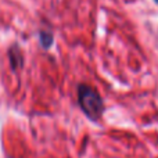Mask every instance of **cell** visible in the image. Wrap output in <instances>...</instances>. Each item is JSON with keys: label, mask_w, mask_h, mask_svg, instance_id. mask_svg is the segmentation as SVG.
Wrapping results in <instances>:
<instances>
[{"label": "cell", "mask_w": 158, "mask_h": 158, "mask_svg": "<svg viewBox=\"0 0 158 158\" xmlns=\"http://www.w3.org/2000/svg\"><path fill=\"white\" fill-rule=\"evenodd\" d=\"M39 39H40V44L44 47V49H49L53 44V40H54V36H53L52 32H47V31H40L39 32Z\"/></svg>", "instance_id": "obj_3"}, {"label": "cell", "mask_w": 158, "mask_h": 158, "mask_svg": "<svg viewBox=\"0 0 158 158\" xmlns=\"http://www.w3.org/2000/svg\"><path fill=\"white\" fill-rule=\"evenodd\" d=\"M154 2H156V3H157V4H158V0H154Z\"/></svg>", "instance_id": "obj_4"}, {"label": "cell", "mask_w": 158, "mask_h": 158, "mask_svg": "<svg viewBox=\"0 0 158 158\" xmlns=\"http://www.w3.org/2000/svg\"><path fill=\"white\" fill-rule=\"evenodd\" d=\"M78 101L82 111L92 121H98L104 112V103L101 96L87 85L78 86Z\"/></svg>", "instance_id": "obj_1"}, {"label": "cell", "mask_w": 158, "mask_h": 158, "mask_svg": "<svg viewBox=\"0 0 158 158\" xmlns=\"http://www.w3.org/2000/svg\"><path fill=\"white\" fill-rule=\"evenodd\" d=\"M8 58H10V64L13 67V69H17L19 65H22V56L17 47H13L8 52Z\"/></svg>", "instance_id": "obj_2"}]
</instances>
